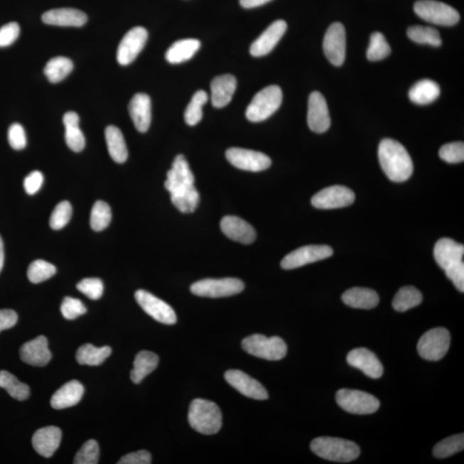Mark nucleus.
Instances as JSON below:
<instances>
[{
    "instance_id": "obj_40",
    "label": "nucleus",
    "mask_w": 464,
    "mask_h": 464,
    "mask_svg": "<svg viewBox=\"0 0 464 464\" xmlns=\"http://www.w3.org/2000/svg\"><path fill=\"white\" fill-rule=\"evenodd\" d=\"M207 93L204 90H198L195 93L184 113L185 122L188 125L195 126L198 124L203 117V107L207 104Z\"/></svg>"
},
{
    "instance_id": "obj_38",
    "label": "nucleus",
    "mask_w": 464,
    "mask_h": 464,
    "mask_svg": "<svg viewBox=\"0 0 464 464\" xmlns=\"http://www.w3.org/2000/svg\"><path fill=\"white\" fill-rule=\"evenodd\" d=\"M0 388L5 389L12 398L18 401L26 400L31 395L30 387L7 371L0 372Z\"/></svg>"
},
{
    "instance_id": "obj_28",
    "label": "nucleus",
    "mask_w": 464,
    "mask_h": 464,
    "mask_svg": "<svg viewBox=\"0 0 464 464\" xmlns=\"http://www.w3.org/2000/svg\"><path fill=\"white\" fill-rule=\"evenodd\" d=\"M84 392V386L79 381H70L53 394L50 401L52 408L59 410L75 406L81 401Z\"/></svg>"
},
{
    "instance_id": "obj_15",
    "label": "nucleus",
    "mask_w": 464,
    "mask_h": 464,
    "mask_svg": "<svg viewBox=\"0 0 464 464\" xmlns=\"http://www.w3.org/2000/svg\"><path fill=\"white\" fill-rule=\"evenodd\" d=\"M355 200V193L350 188L336 185L318 192L311 199V204L318 209H335L350 206Z\"/></svg>"
},
{
    "instance_id": "obj_35",
    "label": "nucleus",
    "mask_w": 464,
    "mask_h": 464,
    "mask_svg": "<svg viewBox=\"0 0 464 464\" xmlns=\"http://www.w3.org/2000/svg\"><path fill=\"white\" fill-rule=\"evenodd\" d=\"M112 352L109 347H96L92 344H85L77 352L76 360L80 365H100Z\"/></svg>"
},
{
    "instance_id": "obj_55",
    "label": "nucleus",
    "mask_w": 464,
    "mask_h": 464,
    "mask_svg": "<svg viewBox=\"0 0 464 464\" xmlns=\"http://www.w3.org/2000/svg\"><path fill=\"white\" fill-rule=\"evenodd\" d=\"M18 320V314L14 311L0 310V332L15 326Z\"/></svg>"
},
{
    "instance_id": "obj_54",
    "label": "nucleus",
    "mask_w": 464,
    "mask_h": 464,
    "mask_svg": "<svg viewBox=\"0 0 464 464\" xmlns=\"http://www.w3.org/2000/svg\"><path fill=\"white\" fill-rule=\"evenodd\" d=\"M118 464H150L151 455L147 450H139L136 453L126 454L117 463Z\"/></svg>"
},
{
    "instance_id": "obj_9",
    "label": "nucleus",
    "mask_w": 464,
    "mask_h": 464,
    "mask_svg": "<svg viewBox=\"0 0 464 464\" xmlns=\"http://www.w3.org/2000/svg\"><path fill=\"white\" fill-rule=\"evenodd\" d=\"M450 335L445 328H436L425 333L418 342V352L429 361L441 360L449 350Z\"/></svg>"
},
{
    "instance_id": "obj_7",
    "label": "nucleus",
    "mask_w": 464,
    "mask_h": 464,
    "mask_svg": "<svg viewBox=\"0 0 464 464\" xmlns=\"http://www.w3.org/2000/svg\"><path fill=\"white\" fill-rule=\"evenodd\" d=\"M414 9L419 18L436 26H453L460 20L457 10L436 0H419Z\"/></svg>"
},
{
    "instance_id": "obj_48",
    "label": "nucleus",
    "mask_w": 464,
    "mask_h": 464,
    "mask_svg": "<svg viewBox=\"0 0 464 464\" xmlns=\"http://www.w3.org/2000/svg\"><path fill=\"white\" fill-rule=\"evenodd\" d=\"M77 288L92 301H97L104 293V283L100 279H85L77 285Z\"/></svg>"
},
{
    "instance_id": "obj_39",
    "label": "nucleus",
    "mask_w": 464,
    "mask_h": 464,
    "mask_svg": "<svg viewBox=\"0 0 464 464\" xmlns=\"http://www.w3.org/2000/svg\"><path fill=\"white\" fill-rule=\"evenodd\" d=\"M406 34L410 40L418 44H428L433 47H439L442 44L441 34L433 27L411 26L408 28Z\"/></svg>"
},
{
    "instance_id": "obj_37",
    "label": "nucleus",
    "mask_w": 464,
    "mask_h": 464,
    "mask_svg": "<svg viewBox=\"0 0 464 464\" xmlns=\"http://www.w3.org/2000/svg\"><path fill=\"white\" fill-rule=\"evenodd\" d=\"M422 294L414 286L402 287L393 299L392 306L396 311L404 312L420 306Z\"/></svg>"
},
{
    "instance_id": "obj_36",
    "label": "nucleus",
    "mask_w": 464,
    "mask_h": 464,
    "mask_svg": "<svg viewBox=\"0 0 464 464\" xmlns=\"http://www.w3.org/2000/svg\"><path fill=\"white\" fill-rule=\"evenodd\" d=\"M72 70V61L65 57L59 56L48 61L44 68V73L51 83L56 84L65 80Z\"/></svg>"
},
{
    "instance_id": "obj_34",
    "label": "nucleus",
    "mask_w": 464,
    "mask_h": 464,
    "mask_svg": "<svg viewBox=\"0 0 464 464\" xmlns=\"http://www.w3.org/2000/svg\"><path fill=\"white\" fill-rule=\"evenodd\" d=\"M105 139L110 157L118 163H125L129 151L121 130L117 126H109L105 130Z\"/></svg>"
},
{
    "instance_id": "obj_57",
    "label": "nucleus",
    "mask_w": 464,
    "mask_h": 464,
    "mask_svg": "<svg viewBox=\"0 0 464 464\" xmlns=\"http://www.w3.org/2000/svg\"><path fill=\"white\" fill-rule=\"evenodd\" d=\"M4 260H5V252H4V244L1 237H0V272H1Z\"/></svg>"
},
{
    "instance_id": "obj_33",
    "label": "nucleus",
    "mask_w": 464,
    "mask_h": 464,
    "mask_svg": "<svg viewBox=\"0 0 464 464\" xmlns=\"http://www.w3.org/2000/svg\"><path fill=\"white\" fill-rule=\"evenodd\" d=\"M158 356L153 352L141 351L135 357L134 369L131 372V380L138 384L158 367Z\"/></svg>"
},
{
    "instance_id": "obj_56",
    "label": "nucleus",
    "mask_w": 464,
    "mask_h": 464,
    "mask_svg": "<svg viewBox=\"0 0 464 464\" xmlns=\"http://www.w3.org/2000/svg\"><path fill=\"white\" fill-rule=\"evenodd\" d=\"M270 1L271 0H240V5L245 9H252V8L264 6Z\"/></svg>"
},
{
    "instance_id": "obj_5",
    "label": "nucleus",
    "mask_w": 464,
    "mask_h": 464,
    "mask_svg": "<svg viewBox=\"0 0 464 464\" xmlns=\"http://www.w3.org/2000/svg\"><path fill=\"white\" fill-rule=\"evenodd\" d=\"M282 90L278 85H269L254 97L246 110L249 122H261L276 112L282 104Z\"/></svg>"
},
{
    "instance_id": "obj_3",
    "label": "nucleus",
    "mask_w": 464,
    "mask_h": 464,
    "mask_svg": "<svg viewBox=\"0 0 464 464\" xmlns=\"http://www.w3.org/2000/svg\"><path fill=\"white\" fill-rule=\"evenodd\" d=\"M188 422L196 432L205 435L219 433L222 426V414L215 402L205 399H195L188 411Z\"/></svg>"
},
{
    "instance_id": "obj_27",
    "label": "nucleus",
    "mask_w": 464,
    "mask_h": 464,
    "mask_svg": "<svg viewBox=\"0 0 464 464\" xmlns=\"http://www.w3.org/2000/svg\"><path fill=\"white\" fill-rule=\"evenodd\" d=\"M237 89V79L231 74L215 77L211 84L212 104L217 109L224 108L231 102Z\"/></svg>"
},
{
    "instance_id": "obj_45",
    "label": "nucleus",
    "mask_w": 464,
    "mask_h": 464,
    "mask_svg": "<svg viewBox=\"0 0 464 464\" xmlns=\"http://www.w3.org/2000/svg\"><path fill=\"white\" fill-rule=\"evenodd\" d=\"M100 449L94 439L86 441L74 458L75 464H97L99 461Z\"/></svg>"
},
{
    "instance_id": "obj_25",
    "label": "nucleus",
    "mask_w": 464,
    "mask_h": 464,
    "mask_svg": "<svg viewBox=\"0 0 464 464\" xmlns=\"http://www.w3.org/2000/svg\"><path fill=\"white\" fill-rule=\"evenodd\" d=\"M63 433L57 426L41 428L32 438L33 447L36 453L44 458H51L60 445Z\"/></svg>"
},
{
    "instance_id": "obj_1",
    "label": "nucleus",
    "mask_w": 464,
    "mask_h": 464,
    "mask_svg": "<svg viewBox=\"0 0 464 464\" xmlns=\"http://www.w3.org/2000/svg\"><path fill=\"white\" fill-rule=\"evenodd\" d=\"M195 176L183 155L176 156L168 171L164 186L171 193V201L180 212L191 213L199 205L200 195L195 187Z\"/></svg>"
},
{
    "instance_id": "obj_46",
    "label": "nucleus",
    "mask_w": 464,
    "mask_h": 464,
    "mask_svg": "<svg viewBox=\"0 0 464 464\" xmlns=\"http://www.w3.org/2000/svg\"><path fill=\"white\" fill-rule=\"evenodd\" d=\"M72 215V208L68 201H63L59 203L53 211L50 217V227L52 229L58 231L68 224Z\"/></svg>"
},
{
    "instance_id": "obj_24",
    "label": "nucleus",
    "mask_w": 464,
    "mask_h": 464,
    "mask_svg": "<svg viewBox=\"0 0 464 464\" xmlns=\"http://www.w3.org/2000/svg\"><path fill=\"white\" fill-rule=\"evenodd\" d=\"M43 22L48 26L60 27H81L87 23L85 12L72 8H60L45 12Z\"/></svg>"
},
{
    "instance_id": "obj_17",
    "label": "nucleus",
    "mask_w": 464,
    "mask_h": 464,
    "mask_svg": "<svg viewBox=\"0 0 464 464\" xmlns=\"http://www.w3.org/2000/svg\"><path fill=\"white\" fill-rule=\"evenodd\" d=\"M307 122L311 131L323 134L330 129L331 120L325 98L318 92L311 94L308 102Z\"/></svg>"
},
{
    "instance_id": "obj_43",
    "label": "nucleus",
    "mask_w": 464,
    "mask_h": 464,
    "mask_svg": "<svg viewBox=\"0 0 464 464\" xmlns=\"http://www.w3.org/2000/svg\"><path fill=\"white\" fill-rule=\"evenodd\" d=\"M464 448L463 433L453 435L437 443L433 449V455L438 458H449L460 453Z\"/></svg>"
},
{
    "instance_id": "obj_10",
    "label": "nucleus",
    "mask_w": 464,
    "mask_h": 464,
    "mask_svg": "<svg viewBox=\"0 0 464 464\" xmlns=\"http://www.w3.org/2000/svg\"><path fill=\"white\" fill-rule=\"evenodd\" d=\"M336 402L345 411L355 414H371L380 406L379 401L371 394L349 389L336 393Z\"/></svg>"
},
{
    "instance_id": "obj_44",
    "label": "nucleus",
    "mask_w": 464,
    "mask_h": 464,
    "mask_svg": "<svg viewBox=\"0 0 464 464\" xmlns=\"http://www.w3.org/2000/svg\"><path fill=\"white\" fill-rule=\"evenodd\" d=\"M56 274V268L49 262L36 260L28 266V278L34 284L48 281Z\"/></svg>"
},
{
    "instance_id": "obj_2",
    "label": "nucleus",
    "mask_w": 464,
    "mask_h": 464,
    "mask_svg": "<svg viewBox=\"0 0 464 464\" xmlns=\"http://www.w3.org/2000/svg\"><path fill=\"white\" fill-rule=\"evenodd\" d=\"M379 158L382 169L392 182L404 183L411 178L412 158L401 143L392 139H383L379 144Z\"/></svg>"
},
{
    "instance_id": "obj_8",
    "label": "nucleus",
    "mask_w": 464,
    "mask_h": 464,
    "mask_svg": "<svg viewBox=\"0 0 464 464\" xmlns=\"http://www.w3.org/2000/svg\"><path fill=\"white\" fill-rule=\"evenodd\" d=\"M244 282L235 278L206 279L194 283L190 287L192 293L205 298H225L242 293Z\"/></svg>"
},
{
    "instance_id": "obj_30",
    "label": "nucleus",
    "mask_w": 464,
    "mask_h": 464,
    "mask_svg": "<svg viewBox=\"0 0 464 464\" xmlns=\"http://www.w3.org/2000/svg\"><path fill=\"white\" fill-rule=\"evenodd\" d=\"M63 123L65 129V142L70 149L75 153L83 151L85 146V138L80 129V117L77 113L70 111L64 114Z\"/></svg>"
},
{
    "instance_id": "obj_31",
    "label": "nucleus",
    "mask_w": 464,
    "mask_h": 464,
    "mask_svg": "<svg viewBox=\"0 0 464 464\" xmlns=\"http://www.w3.org/2000/svg\"><path fill=\"white\" fill-rule=\"evenodd\" d=\"M441 95V87L431 80L418 81L410 89L409 97L414 104L426 105L432 104Z\"/></svg>"
},
{
    "instance_id": "obj_6",
    "label": "nucleus",
    "mask_w": 464,
    "mask_h": 464,
    "mask_svg": "<svg viewBox=\"0 0 464 464\" xmlns=\"http://www.w3.org/2000/svg\"><path fill=\"white\" fill-rule=\"evenodd\" d=\"M244 350L250 355L266 360H281L287 354L284 340L278 336L266 338L262 335H253L242 342Z\"/></svg>"
},
{
    "instance_id": "obj_50",
    "label": "nucleus",
    "mask_w": 464,
    "mask_h": 464,
    "mask_svg": "<svg viewBox=\"0 0 464 464\" xmlns=\"http://www.w3.org/2000/svg\"><path fill=\"white\" fill-rule=\"evenodd\" d=\"M8 141L14 150H23L26 147L27 139L26 131L21 124L14 123L8 130Z\"/></svg>"
},
{
    "instance_id": "obj_52",
    "label": "nucleus",
    "mask_w": 464,
    "mask_h": 464,
    "mask_svg": "<svg viewBox=\"0 0 464 464\" xmlns=\"http://www.w3.org/2000/svg\"><path fill=\"white\" fill-rule=\"evenodd\" d=\"M43 175L39 171L31 172L24 179L23 187L28 195H35L42 188L43 183Z\"/></svg>"
},
{
    "instance_id": "obj_19",
    "label": "nucleus",
    "mask_w": 464,
    "mask_h": 464,
    "mask_svg": "<svg viewBox=\"0 0 464 464\" xmlns=\"http://www.w3.org/2000/svg\"><path fill=\"white\" fill-rule=\"evenodd\" d=\"M347 361L351 367L360 369L371 379H379L383 375V365L376 355L367 348L354 349L347 355Z\"/></svg>"
},
{
    "instance_id": "obj_4",
    "label": "nucleus",
    "mask_w": 464,
    "mask_h": 464,
    "mask_svg": "<svg viewBox=\"0 0 464 464\" xmlns=\"http://www.w3.org/2000/svg\"><path fill=\"white\" fill-rule=\"evenodd\" d=\"M311 449L318 457L338 463H349L359 458L360 447L355 442L332 437L315 438Z\"/></svg>"
},
{
    "instance_id": "obj_21",
    "label": "nucleus",
    "mask_w": 464,
    "mask_h": 464,
    "mask_svg": "<svg viewBox=\"0 0 464 464\" xmlns=\"http://www.w3.org/2000/svg\"><path fill=\"white\" fill-rule=\"evenodd\" d=\"M222 232L233 241L243 244L254 243L257 233L248 222L236 216H225L220 222Z\"/></svg>"
},
{
    "instance_id": "obj_14",
    "label": "nucleus",
    "mask_w": 464,
    "mask_h": 464,
    "mask_svg": "<svg viewBox=\"0 0 464 464\" xmlns=\"http://www.w3.org/2000/svg\"><path fill=\"white\" fill-rule=\"evenodd\" d=\"M227 158L237 169L252 172L269 169L272 163L269 156L264 153L237 147L227 150Z\"/></svg>"
},
{
    "instance_id": "obj_41",
    "label": "nucleus",
    "mask_w": 464,
    "mask_h": 464,
    "mask_svg": "<svg viewBox=\"0 0 464 464\" xmlns=\"http://www.w3.org/2000/svg\"><path fill=\"white\" fill-rule=\"evenodd\" d=\"M392 48L383 34L375 32L371 36L367 49V59L369 61H379L387 58L391 55Z\"/></svg>"
},
{
    "instance_id": "obj_11",
    "label": "nucleus",
    "mask_w": 464,
    "mask_h": 464,
    "mask_svg": "<svg viewBox=\"0 0 464 464\" xmlns=\"http://www.w3.org/2000/svg\"><path fill=\"white\" fill-rule=\"evenodd\" d=\"M346 31L342 23H334L328 27L323 40V51L335 67L342 65L346 58Z\"/></svg>"
},
{
    "instance_id": "obj_42",
    "label": "nucleus",
    "mask_w": 464,
    "mask_h": 464,
    "mask_svg": "<svg viewBox=\"0 0 464 464\" xmlns=\"http://www.w3.org/2000/svg\"><path fill=\"white\" fill-rule=\"evenodd\" d=\"M111 219L112 213L109 205L104 201H97L90 213V227L96 232L104 231L109 227Z\"/></svg>"
},
{
    "instance_id": "obj_53",
    "label": "nucleus",
    "mask_w": 464,
    "mask_h": 464,
    "mask_svg": "<svg viewBox=\"0 0 464 464\" xmlns=\"http://www.w3.org/2000/svg\"><path fill=\"white\" fill-rule=\"evenodd\" d=\"M447 278L453 281L455 287L463 293L464 291V264L461 262L458 265L445 270Z\"/></svg>"
},
{
    "instance_id": "obj_29",
    "label": "nucleus",
    "mask_w": 464,
    "mask_h": 464,
    "mask_svg": "<svg viewBox=\"0 0 464 464\" xmlns=\"http://www.w3.org/2000/svg\"><path fill=\"white\" fill-rule=\"evenodd\" d=\"M342 301L355 309H373L379 303V294L374 290L354 287L342 294Z\"/></svg>"
},
{
    "instance_id": "obj_49",
    "label": "nucleus",
    "mask_w": 464,
    "mask_h": 464,
    "mask_svg": "<svg viewBox=\"0 0 464 464\" xmlns=\"http://www.w3.org/2000/svg\"><path fill=\"white\" fill-rule=\"evenodd\" d=\"M61 313L68 320H73L86 313V307L80 299L67 297L60 306Z\"/></svg>"
},
{
    "instance_id": "obj_20",
    "label": "nucleus",
    "mask_w": 464,
    "mask_h": 464,
    "mask_svg": "<svg viewBox=\"0 0 464 464\" xmlns=\"http://www.w3.org/2000/svg\"><path fill=\"white\" fill-rule=\"evenodd\" d=\"M287 30V24L284 20H278L266 28L258 37L250 47V55L254 57H261L268 55L280 42Z\"/></svg>"
},
{
    "instance_id": "obj_23",
    "label": "nucleus",
    "mask_w": 464,
    "mask_h": 464,
    "mask_svg": "<svg viewBox=\"0 0 464 464\" xmlns=\"http://www.w3.org/2000/svg\"><path fill=\"white\" fill-rule=\"evenodd\" d=\"M20 357L24 363L34 367H45L51 360L48 339L43 335L24 343L20 348Z\"/></svg>"
},
{
    "instance_id": "obj_12",
    "label": "nucleus",
    "mask_w": 464,
    "mask_h": 464,
    "mask_svg": "<svg viewBox=\"0 0 464 464\" xmlns=\"http://www.w3.org/2000/svg\"><path fill=\"white\" fill-rule=\"evenodd\" d=\"M135 299L146 313L159 323L172 325L178 321L176 312L172 307L153 294L145 290H138Z\"/></svg>"
},
{
    "instance_id": "obj_51",
    "label": "nucleus",
    "mask_w": 464,
    "mask_h": 464,
    "mask_svg": "<svg viewBox=\"0 0 464 464\" xmlns=\"http://www.w3.org/2000/svg\"><path fill=\"white\" fill-rule=\"evenodd\" d=\"M20 27L18 23H9L0 28V48L10 46L18 38Z\"/></svg>"
},
{
    "instance_id": "obj_26",
    "label": "nucleus",
    "mask_w": 464,
    "mask_h": 464,
    "mask_svg": "<svg viewBox=\"0 0 464 464\" xmlns=\"http://www.w3.org/2000/svg\"><path fill=\"white\" fill-rule=\"evenodd\" d=\"M131 119L139 133H146L151 122V98L145 93L135 94L129 105Z\"/></svg>"
},
{
    "instance_id": "obj_16",
    "label": "nucleus",
    "mask_w": 464,
    "mask_h": 464,
    "mask_svg": "<svg viewBox=\"0 0 464 464\" xmlns=\"http://www.w3.org/2000/svg\"><path fill=\"white\" fill-rule=\"evenodd\" d=\"M148 32L145 28L135 27L123 37L117 49L118 63L127 65L137 58L146 43Z\"/></svg>"
},
{
    "instance_id": "obj_18",
    "label": "nucleus",
    "mask_w": 464,
    "mask_h": 464,
    "mask_svg": "<svg viewBox=\"0 0 464 464\" xmlns=\"http://www.w3.org/2000/svg\"><path fill=\"white\" fill-rule=\"evenodd\" d=\"M225 379L242 395L254 400H266L269 398L268 392L261 384L239 369H229L225 372Z\"/></svg>"
},
{
    "instance_id": "obj_47",
    "label": "nucleus",
    "mask_w": 464,
    "mask_h": 464,
    "mask_svg": "<svg viewBox=\"0 0 464 464\" xmlns=\"http://www.w3.org/2000/svg\"><path fill=\"white\" fill-rule=\"evenodd\" d=\"M439 158L449 163H462L464 160V144L453 142L446 144L439 150Z\"/></svg>"
},
{
    "instance_id": "obj_22",
    "label": "nucleus",
    "mask_w": 464,
    "mask_h": 464,
    "mask_svg": "<svg viewBox=\"0 0 464 464\" xmlns=\"http://www.w3.org/2000/svg\"><path fill=\"white\" fill-rule=\"evenodd\" d=\"M433 253L438 265L445 271L463 262L464 246L450 238H442L435 245Z\"/></svg>"
},
{
    "instance_id": "obj_32",
    "label": "nucleus",
    "mask_w": 464,
    "mask_h": 464,
    "mask_svg": "<svg viewBox=\"0 0 464 464\" xmlns=\"http://www.w3.org/2000/svg\"><path fill=\"white\" fill-rule=\"evenodd\" d=\"M200 48L197 39H183L172 44L168 49L166 58L171 64H180L190 60Z\"/></svg>"
},
{
    "instance_id": "obj_13",
    "label": "nucleus",
    "mask_w": 464,
    "mask_h": 464,
    "mask_svg": "<svg viewBox=\"0 0 464 464\" xmlns=\"http://www.w3.org/2000/svg\"><path fill=\"white\" fill-rule=\"evenodd\" d=\"M333 249L328 245H307L287 254L281 261L282 269L301 268L332 257Z\"/></svg>"
}]
</instances>
